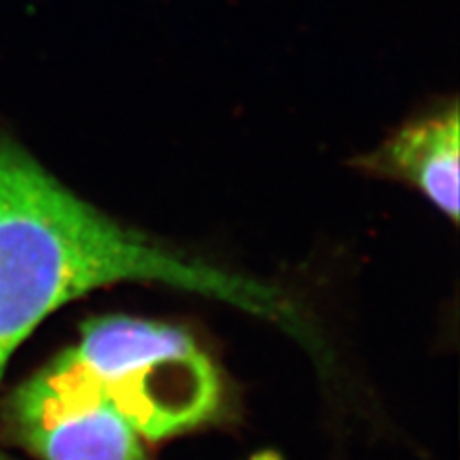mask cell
Returning a JSON list of instances; mask_svg holds the SVG:
<instances>
[{
	"label": "cell",
	"instance_id": "6da1fadb",
	"mask_svg": "<svg viewBox=\"0 0 460 460\" xmlns=\"http://www.w3.org/2000/svg\"><path fill=\"white\" fill-rule=\"evenodd\" d=\"M155 282L282 323L290 299L167 250L86 204L0 131V378L29 334L71 299L115 282ZM0 460H8L0 451Z\"/></svg>",
	"mask_w": 460,
	"mask_h": 460
},
{
	"label": "cell",
	"instance_id": "7a4b0ae2",
	"mask_svg": "<svg viewBox=\"0 0 460 460\" xmlns=\"http://www.w3.org/2000/svg\"><path fill=\"white\" fill-rule=\"evenodd\" d=\"M71 349L144 441L190 431L221 407L219 370L179 326L110 314L86 323Z\"/></svg>",
	"mask_w": 460,
	"mask_h": 460
},
{
	"label": "cell",
	"instance_id": "3957f363",
	"mask_svg": "<svg viewBox=\"0 0 460 460\" xmlns=\"http://www.w3.org/2000/svg\"><path fill=\"white\" fill-rule=\"evenodd\" d=\"M8 420L37 460H150L144 439L74 349L12 395Z\"/></svg>",
	"mask_w": 460,
	"mask_h": 460
},
{
	"label": "cell",
	"instance_id": "277c9868",
	"mask_svg": "<svg viewBox=\"0 0 460 460\" xmlns=\"http://www.w3.org/2000/svg\"><path fill=\"white\" fill-rule=\"evenodd\" d=\"M458 128V104L453 100L407 121L355 164L370 175L411 184L456 225Z\"/></svg>",
	"mask_w": 460,
	"mask_h": 460
}]
</instances>
